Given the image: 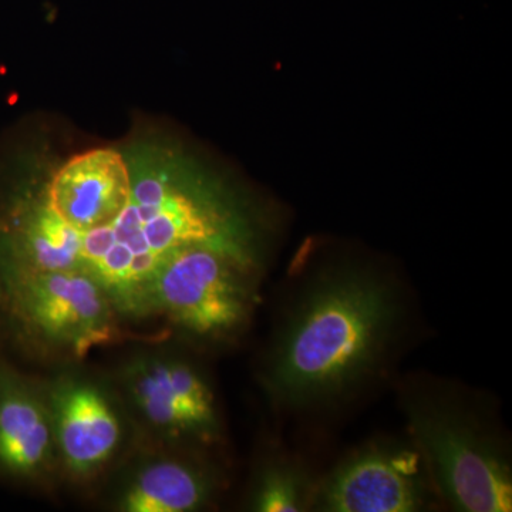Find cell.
Masks as SVG:
<instances>
[{
  "label": "cell",
  "mask_w": 512,
  "mask_h": 512,
  "mask_svg": "<svg viewBox=\"0 0 512 512\" xmlns=\"http://www.w3.org/2000/svg\"><path fill=\"white\" fill-rule=\"evenodd\" d=\"M131 195L106 227L67 242L63 268L96 279L124 322L151 318V285L177 252L217 249L254 259L264 221L254 201L177 141L144 136L126 144Z\"/></svg>",
  "instance_id": "6da1fadb"
},
{
  "label": "cell",
  "mask_w": 512,
  "mask_h": 512,
  "mask_svg": "<svg viewBox=\"0 0 512 512\" xmlns=\"http://www.w3.org/2000/svg\"><path fill=\"white\" fill-rule=\"evenodd\" d=\"M403 319L400 292L382 272L342 262L309 276L276 329L262 384L286 410H312L369 382Z\"/></svg>",
  "instance_id": "7a4b0ae2"
},
{
  "label": "cell",
  "mask_w": 512,
  "mask_h": 512,
  "mask_svg": "<svg viewBox=\"0 0 512 512\" xmlns=\"http://www.w3.org/2000/svg\"><path fill=\"white\" fill-rule=\"evenodd\" d=\"M402 406L431 484L463 512H505L512 507V470L504 441L461 396L410 386Z\"/></svg>",
  "instance_id": "3957f363"
},
{
  "label": "cell",
  "mask_w": 512,
  "mask_h": 512,
  "mask_svg": "<svg viewBox=\"0 0 512 512\" xmlns=\"http://www.w3.org/2000/svg\"><path fill=\"white\" fill-rule=\"evenodd\" d=\"M0 323L23 349L64 366L128 336L103 286L82 271L0 268Z\"/></svg>",
  "instance_id": "277c9868"
},
{
  "label": "cell",
  "mask_w": 512,
  "mask_h": 512,
  "mask_svg": "<svg viewBox=\"0 0 512 512\" xmlns=\"http://www.w3.org/2000/svg\"><path fill=\"white\" fill-rule=\"evenodd\" d=\"M138 441L210 454L224 440L217 394L194 359L170 349L128 356L114 377Z\"/></svg>",
  "instance_id": "5b68a950"
},
{
  "label": "cell",
  "mask_w": 512,
  "mask_h": 512,
  "mask_svg": "<svg viewBox=\"0 0 512 512\" xmlns=\"http://www.w3.org/2000/svg\"><path fill=\"white\" fill-rule=\"evenodd\" d=\"M255 274L208 247L171 256L151 285V313L195 345L218 346L245 332L256 305Z\"/></svg>",
  "instance_id": "8992f818"
},
{
  "label": "cell",
  "mask_w": 512,
  "mask_h": 512,
  "mask_svg": "<svg viewBox=\"0 0 512 512\" xmlns=\"http://www.w3.org/2000/svg\"><path fill=\"white\" fill-rule=\"evenodd\" d=\"M66 365L43 380L60 478L89 487L113 473L136 446V427L114 380Z\"/></svg>",
  "instance_id": "52a82bcc"
},
{
  "label": "cell",
  "mask_w": 512,
  "mask_h": 512,
  "mask_svg": "<svg viewBox=\"0 0 512 512\" xmlns=\"http://www.w3.org/2000/svg\"><path fill=\"white\" fill-rule=\"evenodd\" d=\"M429 471L416 447L372 443L316 484L313 508L326 512H413L429 504Z\"/></svg>",
  "instance_id": "ba28073f"
},
{
  "label": "cell",
  "mask_w": 512,
  "mask_h": 512,
  "mask_svg": "<svg viewBox=\"0 0 512 512\" xmlns=\"http://www.w3.org/2000/svg\"><path fill=\"white\" fill-rule=\"evenodd\" d=\"M110 505L120 512H194L210 507L221 477L210 454L137 441L113 471Z\"/></svg>",
  "instance_id": "9c48e42d"
},
{
  "label": "cell",
  "mask_w": 512,
  "mask_h": 512,
  "mask_svg": "<svg viewBox=\"0 0 512 512\" xmlns=\"http://www.w3.org/2000/svg\"><path fill=\"white\" fill-rule=\"evenodd\" d=\"M0 480L30 488L60 480L43 380L0 357Z\"/></svg>",
  "instance_id": "30bf717a"
},
{
  "label": "cell",
  "mask_w": 512,
  "mask_h": 512,
  "mask_svg": "<svg viewBox=\"0 0 512 512\" xmlns=\"http://www.w3.org/2000/svg\"><path fill=\"white\" fill-rule=\"evenodd\" d=\"M316 484L291 456L276 453L259 461L248 494L249 510L293 512L313 508Z\"/></svg>",
  "instance_id": "8fae6325"
}]
</instances>
